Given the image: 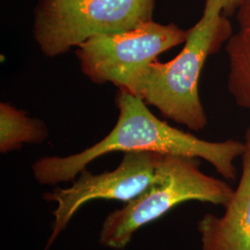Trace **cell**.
Instances as JSON below:
<instances>
[{"instance_id":"obj_9","label":"cell","mask_w":250,"mask_h":250,"mask_svg":"<svg viewBox=\"0 0 250 250\" xmlns=\"http://www.w3.org/2000/svg\"><path fill=\"white\" fill-rule=\"evenodd\" d=\"M229 58L227 87L238 106L250 109V32L233 34L226 42Z\"/></svg>"},{"instance_id":"obj_7","label":"cell","mask_w":250,"mask_h":250,"mask_svg":"<svg viewBox=\"0 0 250 250\" xmlns=\"http://www.w3.org/2000/svg\"><path fill=\"white\" fill-rule=\"evenodd\" d=\"M241 157L240 182L224 215L208 213L197 224L201 250H250V126Z\"/></svg>"},{"instance_id":"obj_1","label":"cell","mask_w":250,"mask_h":250,"mask_svg":"<svg viewBox=\"0 0 250 250\" xmlns=\"http://www.w3.org/2000/svg\"><path fill=\"white\" fill-rule=\"evenodd\" d=\"M116 125L99 143L66 157H44L33 165L34 177L42 186L74 181L90 162L112 152L148 151L196 158L208 161L226 180L237 176L234 161L241 157L244 143L236 140L209 142L161 121L145 101L127 90L116 99Z\"/></svg>"},{"instance_id":"obj_4","label":"cell","mask_w":250,"mask_h":250,"mask_svg":"<svg viewBox=\"0 0 250 250\" xmlns=\"http://www.w3.org/2000/svg\"><path fill=\"white\" fill-rule=\"evenodd\" d=\"M155 0H39L34 37L53 58L91 37L115 34L150 21Z\"/></svg>"},{"instance_id":"obj_5","label":"cell","mask_w":250,"mask_h":250,"mask_svg":"<svg viewBox=\"0 0 250 250\" xmlns=\"http://www.w3.org/2000/svg\"><path fill=\"white\" fill-rule=\"evenodd\" d=\"M188 31L153 20L133 29L91 37L77 46L82 72L96 83H111L135 94L158 56L185 43Z\"/></svg>"},{"instance_id":"obj_6","label":"cell","mask_w":250,"mask_h":250,"mask_svg":"<svg viewBox=\"0 0 250 250\" xmlns=\"http://www.w3.org/2000/svg\"><path fill=\"white\" fill-rule=\"evenodd\" d=\"M161 156L155 152H125L115 170L93 174L84 169L70 188H56L45 194V201L57 205L53 211L52 232L45 250L53 245L84 204L98 199L128 203L142 195L155 181Z\"/></svg>"},{"instance_id":"obj_8","label":"cell","mask_w":250,"mask_h":250,"mask_svg":"<svg viewBox=\"0 0 250 250\" xmlns=\"http://www.w3.org/2000/svg\"><path fill=\"white\" fill-rule=\"evenodd\" d=\"M47 136L41 122L29 118L7 103L0 105V152L6 154L24 144H40Z\"/></svg>"},{"instance_id":"obj_11","label":"cell","mask_w":250,"mask_h":250,"mask_svg":"<svg viewBox=\"0 0 250 250\" xmlns=\"http://www.w3.org/2000/svg\"><path fill=\"white\" fill-rule=\"evenodd\" d=\"M236 20L240 31L250 32V0H242L236 9Z\"/></svg>"},{"instance_id":"obj_2","label":"cell","mask_w":250,"mask_h":250,"mask_svg":"<svg viewBox=\"0 0 250 250\" xmlns=\"http://www.w3.org/2000/svg\"><path fill=\"white\" fill-rule=\"evenodd\" d=\"M232 35V25L226 16L203 12L188 30L182 51L168 62H152L134 95L171 121L193 131L203 130L208 120L199 98L200 73L207 59Z\"/></svg>"},{"instance_id":"obj_10","label":"cell","mask_w":250,"mask_h":250,"mask_svg":"<svg viewBox=\"0 0 250 250\" xmlns=\"http://www.w3.org/2000/svg\"><path fill=\"white\" fill-rule=\"evenodd\" d=\"M242 0H206L203 12L220 13L224 16L232 15L236 11Z\"/></svg>"},{"instance_id":"obj_3","label":"cell","mask_w":250,"mask_h":250,"mask_svg":"<svg viewBox=\"0 0 250 250\" xmlns=\"http://www.w3.org/2000/svg\"><path fill=\"white\" fill-rule=\"evenodd\" d=\"M233 191L226 182L202 172L199 159L161 154L153 184L142 195L107 216L99 242L110 249H125L134 232L172 208L192 200L224 207Z\"/></svg>"}]
</instances>
